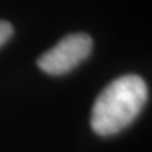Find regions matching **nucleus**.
I'll return each instance as SVG.
<instances>
[{
    "mask_svg": "<svg viewBox=\"0 0 152 152\" xmlns=\"http://www.w3.org/2000/svg\"><path fill=\"white\" fill-rule=\"evenodd\" d=\"M148 99L147 83L137 75H125L106 86L93 104L90 125L99 135H113L138 117Z\"/></svg>",
    "mask_w": 152,
    "mask_h": 152,
    "instance_id": "obj_1",
    "label": "nucleus"
},
{
    "mask_svg": "<svg viewBox=\"0 0 152 152\" xmlns=\"http://www.w3.org/2000/svg\"><path fill=\"white\" fill-rule=\"evenodd\" d=\"M92 38L87 34H71L38 58V66L45 73L65 75L85 61L92 52Z\"/></svg>",
    "mask_w": 152,
    "mask_h": 152,
    "instance_id": "obj_2",
    "label": "nucleus"
},
{
    "mask_svg": "<svg viewBox=\"0 0 152 152\" xmlns=\"http://www.w3.org/2000/svg\"><path fill=\"white\" fill-rule=\"evenodd\" d=\"M11 35H13V27H11V24L0 20V47L7 42Z\"/></svg>",
    "mask_w": 152,
    "mask_h": 152,
    "instance_id": "obj_3",
    "label": "nucleus"
}]
</instances>
